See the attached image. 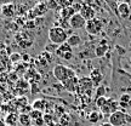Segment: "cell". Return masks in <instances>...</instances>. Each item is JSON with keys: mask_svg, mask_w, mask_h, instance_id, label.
<instances>
[{"mask_svg": "<svg viewBox=\"0 0 131 126\" xmlns=\"http://www.w3.org/2000/svg\"><path fill=\"white\" fill-rule=\"evenodd\" d=\"M47 35H49L50 42L55 44L57 46H60L62 44L67 42V39H68V34L66 32V29H63L60 26H53L52 28H50Z\"/></svg>", "mask_w": 131, "mask_h": 126, "instance_id": "1", "label": "cell"}, {"mask_svg": "<svg viewBox=\"0 0 131 126\" xmlns=\"http://www.w3.org/2000/svg\"><path fill=\"white\" fill-rule=\"evenodd\" d=\"M18 122L22 126H32V119L29 117V114H19L18 115Z\"/></svg>", "mask_w": 131, "mask_h": 126, "instance_id": "20", "label": "cell"}, {"mask_svg": "<svg viewBox=\"0 0 131 126\" xmlns=\"http://www.w3.org/2000/svg\"><path fill=\"white\" fill-rule=\"evenodd\" d=\"M9 81V73L7 72H1L0 73V85L6 84Z\"/></svg>", "mask_w": 131, "mask_h": 126, "instance_id": "27", "label": "cell"}, {"mask_svg": "<svg viewBox=\"0 0 131 126\" xmlns=\"http://www.w3.org/2000/svg\"><path fill=\"white\" fill-rule=\"evenodd\" d=\"M119 101H115L113 98H108L107 99V103L103 106L100 112L102 113V115H111L113 113H115L117 110H119Z\"/></svg>", "mask_w": 131, "mask_h": 126, "instance_id": "6", "label": "cell"}, {"mask_svg": "<svg viewBox=\"0 0 131 126\" xmlns=\"http://www.w3.org/2000/svg\"><path fill=\"white\" fill-rule=\"evenodd\" d=\"M33 109H35V110H44L45 109V107H46V101L45 99H37V101H34V103H33Z\"/></svg>", "mask_w": 131, "mask_h": 126, "instance_id": "23", "label": "cell"}, {"mask_svg": "<svg viewBox=\"0 0 131 126\" xmlns=\"http://www.w3.org/2000/svg\"><path fill=\"white\" fill-rule=\"evenodd\" d=\"M62 86L64 87V90H67L68 92H77L78 90V84H79V79L77 78V75L73 76V78H69L66 81L61 83Z\"/></svg>", "mask_w": 131, "mask_h": 126, "instance_id": "10", "label": "cell"}, {"mask_svg": "<svg viewBox=\"0 0 131 126\" xmlns=\"http://www.w3.org/2000/svg\"><path fill=\"white\" fill-rule=\"evenodd\" d=\"M9 58H10V63H12V64H17V63H21V62H22V55L18 53V52L11 53L9 56Z\"/></svg>", "mask_w": 131, "mask_h": 126, "instance_id": "24", "label": "cell"}, {"mask_svg": "<svg viewBox=\"0 0 131 126\" xmlns=\"http://www.w3.org/2000/svg\"><path fill=\"white\" fill-rule=\"evenodd\" d=\"M108 49H109V47H108L104 42H102V44H100V45L96 47L95 53H96V56L97 57H103L104 55H106V52L108 51Z\"/></svg>", "mask_w": 131, "mask_h": 126, "instance_id": "22", "label": "cell"}, {"mask_svg": "<svg viewBox=\"0 0 131 126\" xmlns=\"http://www.w3.org/2000/svg\"><path fill=\"white\" fill-rule=\"evenodd\" d=\"M90 80L92 81V84H94V86H100V84L102 83L103 80V74L102 72L98 69V68H94V69L90 72Z\"/></svg>", "mask_w": 131, "mask_h": 126, "instance_id": "13", "label": "cell"}, {"mask_svg": "<svg viewBox=\"0 0 131 126\" xmlns=\"http://www.w3.org/2000/svg\"><path fill=\"white\" fill-rule=\"evenodd\" d=\"M47 9H49V7H47V4H45V3H39V4H37L33 7L30 15H32V17L44 16V15L47 12Z\"/></svg>", "mask_w": 131, "mask_h": 126, "instance_id": "14", "label": "cell"}, {"mask_svg": "<svg viewBox=\"0 0 131 126\" xmlns=\"http://www.w3.org/2000/svg\"><path fill=\"white\" fill-rule=\"evenodd\" d=\"M58 4L61 5V7H69L73 4V0H58Z\"/></svg>", "mask_w": 131, "mask_h": 126, "instance_id": "28", "label": "cell"}, {"mask_svg": "<svg viewBox=\"0 0 131 126\" xmlns=\"http://www.w3.org/2000/svg\"><path fill=\"white\" fill-rule=\"evenodd\" d=\"M68 23H69V27L73 29H83L85 28V24H86V19L79 14V12H77L74 16H72L70 19L68 21Z\"/></svg>", "mask_w": 131, "mask_h": 126, "instance_id": "7", "label": "cell"}, {"mask_svg": "<svg viewBox=\"0 0 131 126\" xmlns=\"http://www.w3.org/2000/svg\"><path fill=\"white\" fill-rule=\"evenodd\" d=\"M67 44H68L70 47L79 46L80 44H81V38H80L78 34H72V35H69L68 39H67Z\"/></svg>", "mask_w": 131, "mask_h": 126, "instance_id": "19", "label": "cell"}, {"mask_svg": "<svg viewBox=\"0 0 131 126\" xmlns=\"http://www.w3.org/2000/svg\"><path fill=\"white\" fill-rule=\"evenodd\" d=\"M102 29H103L102 21L97 18V17L90 19V21H86L85 30H86V33H89L90 35H98L100 33L102 32Z\"/></svg>", "mask_w": 131, "mask_h": 126, "instance_id": "3", "label": "cell"}, {"mask_svg": "<svg viewBox=\"0 0 131 126\" xmlns=\"http://www.w3.org/2000/svg\"><path fill=\"white\" fill-rule=\"evenodd\" d=\"M52 74H53V76H55L56 80H58L60 83H63V81H66L67 79L75 76V72L72 69V68L67 67V65L57 64L53 67Z\"/></svg>", "mask_w": 131, "mask_h": 126, "instance_id": "2", "label": "cell"}, {"mask_svg": "<svg viewBox=\"0 0 131 126\" xmlns=\"http://www.w3.org/2000/svg\"><path fill=\"white\" fill-rule=\"evenodd\" d=\"M102 119V113L101 112H91L88 117V120H89L91 124H96L100 120Z\"/></svg>", "mask_w": 131, "mask_h": 126, "instance_id": "21", "label": "cell"}, {"mask_svg": "<svg viewBox=\"0 0 131 126\" xmlns=\"http://www.w3.org/2000/svg\"><path fill=\"white\" fill-rule=\"evenodd\" d=\"M9 63H10L9 56L4 51H0V73L1 72H6V68H7Z\"/></svg>", "mask_w": 131, "mask_h": 126, "instance_id": "18", "label": "cell"}, {"mask_svg": "<svg viewBox=\"0 0 131 126\" xmlns=\"http://www.w3.org/2000/svg\"><path fill=\"white\" fill-rule=\"evenodd\" d=\"M16 12V7L12 3H7L4 4L0 9V16H4L5 18H11Z\"/></svg>", "mask_w": 131, "mask_h": 126, "instance_id": "12", "label": "cell"}, {"mask_svg": "<svg viewBox=\"0 0 131 126\" xmlns=\"http://www.w3.org/2000/svg\"><path fill=\"white\" fill-rule=\"evenodd\" d=\"M106 95V89L103 87V86H98L97 90H96V98L97 97H102V96H104Z\"/></svg>", "mask_w": 131, "mask_h": 126, "instance_id": "29", "label": "cell"}, {"mask_svg": "<svg viewBox=\"0 0 131 126\" xmlns=\"http://www.w3.org/2000/svg\"><path fill=\"white\" fill-rule=\"evenodd\" d=\"M75 14H77V11L74 10L73 6H69V7H63V9H61V12H60L61 17L63 19H66V21H69L70 17H72V16H74Z\"/></svg>", "mask_w": 131, "mask_h": 126, "instance_id": "16", "label": "cell"}, {"mask_svg": "<svg viewBox=\"0 0 131 126\" xmlns=\"http://www.w3.org/2000/svg\"><path fill=\"white\" fill-rule=\"evenodd\" d=\"M29 117H30V119H32V121H34V120H38V119H41V118H42V112L33 109L32 112L29 113Z\"/></svg>", "mask_w": 131, "mask_h": 126, "instance_id": "25", "label": "cell"}, {"mask_svg": "<svg viewBox=\"0 0 131 126\" xmlns=\"http://www.w3.org/2000/svg\"><path fill=\"white\" fill-rule=\"evenodd\" d=\"M18 115L19 114H17V113L15 112H10L7 115H6V118H5V124L7 126H15L17 122H18Z\"/></svg>", "mask_w": 131, "mask_h": 126, "instance_id": "17", "label": "cell"}, {"mask_svg": "<svg viewBox=\"0 0 131 126\" xmlns=\"http://www.w3.org/2000/svg\"><path fill=\"white\" fill-rule=\"evenodd\" d=\"M107 99L108 98L106 97V96H102V97H97L96 98V107H98L100 109L107 103Z\"/></svg>", "mask_w": 131, "mask_h": 126, "instance_id": "26", "label": "cell"}, {"mask_svg": "<svg viewBox=\"0 0 131 126\" xmlns=\"http://www.w3.org/2000/svg\"><path fill=\"white\" fill-rule=\"evenodd\" d=\"M94 87L92 81L90 80V78L84 76V78H80L79 79V84H78V92L80 94H91V90Z\"/></svg>", "mask_w": 131, "mask_h": 126, "instance_id": "8", "label": "cell"}, {"mask_svg": "<svg viewBox=\"0 0 131 126\" xmlns=\"http://www.w3.org/2000/svg\"><path fill=\"white\" fill-rule=\"evenodd\" d=\"M55 53H56L57 57H60L62 60L69 61V60H72V57H73V49L67 42H64V44H62L60 46H57V50L55 51Z\"/></svg>", "mask_w": 131, "mask_h": 126, "instance_id": "5", "label": "cell"}, {"mask_svg": "<svg viewBox=\"0 0 131 126\" xmlns=\"http://www.w3.org/2000/svg\"><path fill=\"white\" fill-rule=\"evenodd\" d=\"M118 4H123V3H126V4H130L131 0H117Z\"/></svg>", "mask_w": 131, "mask_h": 126, "instance_id": "32", "label": "cell"}, {"mask_svg": "<svg viewBox=\"0 0 131 126\" xmlns=\"http://www.w3.org/2000/svg\"><path fill=\"white\" fill-rule=\"evenodd\" d=\"M117 15L120 17L122 19H126L131 16V5L126 4V3H123V4H118L117 6Z\"/></svg>", "mask_w": 131, "mask_h": 126, "instance_id": "9", "label": "cell"}, {"mask_svg": "<svg viewBox=\"0 0 131 126\" xmlns=\"http://www.w3.org/2000/svg\"><path fill=\"white\" fill-rule=\"evenodd\" d=\"M104 1H106V3L111 6V7H113V9L117 11V6H118V1H117V0H104Z\"/></svg>", "mask_w": 131, "mask_h": 126, "instance_id": "30", "label": "cell"}, {"mask_svg": "<svg viewBox=\"0 0 131 126\" xmlns=\"http://www.w3.org/2000/svg\"><path fill=\"white\" fill-rule=\"evenodd\" d=\"M79 14L81 15L86 21H90V19H92L96 17V12H95L94 7L90 6V5H81V6H80Z\"/></svg>", "mask_w": 131, "mask_h": 126, "instance_id": "11", "label": "cell"}, {"mask_svg": "<svg viewBox=\"0 0 131 126\" xmlns=\"http://www.w3.org/2000/svg\"><path fill=\"white\" fill-rule=\"evenodd\" d=\"M108 122L113 126H125L127 124V115L125 112L123 110H117L109 115V120Z\"/></svg>", "mask_w": 131, "mask_h": 126, "instance_id": "4", "label": "cell"}, {"mask_svg": "<svg viewBox=\"0 0 131 126\" xmlns=\"http://www.w3.org/2000/svg\"><path fill=\"white\" fill-rule=\"evenodd\" d=\"M51 62H52V56H51L50 52L44 51L37 57V63L38 64L46 65V64H49V63H51Z\"/></svg>", "mask_w": 131, "mask_h": 126, "instance_id": "15", "label": "cell"}, {"mask_svg": "<svg viewBox=\"0 0 131 126\" xmlns=\"http://www.w3.org/2000/svg\"><path fill=\"white\" fill-rule=\"evenodd\" d=\"M100 126H113V125H111V124L107 121V122H103V124H101Z\"/></svg>", "mask_w": 131, "mask_h": 126, "instance_id": "33", "label": "cell"}, {"mask_svg": "<svg viewBox=\"0 0 131 126\" xmlns=\"http://www.w3.org/2000/svg\"><path fill=\"white\" fill-rule=\"evenodd\" d=\"M130 101V96L129 95H123L120 97V101H119V104H124V102H129Z\"/></svg>", "mask_w": 131, "mask_h": 126, "instance_id": "31", "label": "cell"}]
</instances>
